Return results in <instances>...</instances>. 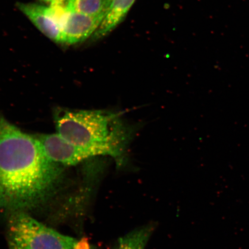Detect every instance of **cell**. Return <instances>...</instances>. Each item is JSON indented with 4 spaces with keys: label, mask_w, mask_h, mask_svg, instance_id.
I'll return each instance as SVG.
<instances>
[{
    "label": "cell",
    "mask_w": 249,
    "mask_h": 249,
    "mask_svg": "<svg viewBox=\"0 0 249 249\" xmlns=\"http://www.w3.org/2000/svg\"><path fill=\"white\" fill-rule=\"evenodd\" d=\"M110 0H68V10L89 16L101 15L105 13Z\"/></svg>",
    "instance_id": "8"
},
{
    "label": "cell",
    "mask_w": 249,
    "mask_h": 249,
    "mask_svg": "<svg viewBox=\"0 0 249 249\" xmlns=\"http://www.w3.org/2000/svg\"><path fill=\"white\" fill-rule=\"evenodd\" d=\"M65 169L47 157L36 136L0 116V213L42 207L57 192Z\"/></svg>",
    "instance_id": "1"
},
{
    "label": "cell",
    "mask_w": 249,
    "mask_h": 249,
    "mask_svg": "<svg viewBox=\"0 0 249 249\" xmlns=\"http://www.w3.org/2000/svg\"><path fill=\"white\" fill-rule=\"evenodd\" d=\"M11 249H16V248H11Z\"/></svg>",
    "instance_id": "10"
},
{
    "label": "cell",
    "mask_w": 249,
    "mask_h": 249,
    "mask_svg": "<svg viewBox=\"0 0 249 249\" xmlns=\"http://www.w3.org/2000/svg\"><path fill=\"white\" fill-rule=\"evenodd\" d=\"M11 248L18 249H89L83 240L61 234L26 213L11 214L8 225Z\"/></svg>",
    "instance_id": "3"
},
{
    "label": "cell",
    "mask_w": 249,
    "mask_h": 249,
    "mask_svg": "<svg viewBox=\"0 0 249 249\" xmlns=\"http://www.w3.org/2000/svg\"><path fill=\"white\" fill-rule=\"evenodd\" d=\"M43 2L48 3L50 5L57 4V3H67L68 0H40Z\"/></svg>",
    "instance_id": "9"
},
{
    "label": "cell",
    "mask_w": 249,
    "mask_h": 249,
    "mask_svg": "<svg viewBox=\"0 0 249 249\" xmlns=\"http://www.w3.org/2000/svg\"><path fill=\"white\" fill-rule=\"evenodd\" d=\"M152 224L140 227L121 237L113 249H144L154 232Z\"/></svg>",
    "instance_id": "7"
},
{
    "label": "cell",
    "mask_w": 249,
    "mask_h": 249,
    "mask_svg": "<svg viewBox=\"0 0 249 249\" xmlns=\"http://www.w3.org/2000/svg\"><path fill=\"white\" fill-rule=\"evenodd\" d=\"M135 1L110 0L100 26L92 36L93 38H102L116 29L126 17Z\"/></svg>",
    "instance_id": "6"
},
{
    "label": "cell",
    "mask_w": 249,
    "mask_h": 249,
    "mask_svg": "<svg viewBox=\"0 0 249 249\" xmlns=\"http://www.w3.org/2000/svg\"><path fill=\"white\" fill-rule=\"evenodd\" d=\"M54 117L56 131L62 139L91 149L98 157H111L119 169L126 164L135 129L121 112L60 108Z\"/></svg>",
    "instance_id": "2"
},
{
    "label": "cell",
    "mask_w": 249,
    "mask_h": 249,
    "mask_svg": "<svg viewBox=\"0 0 249 249\" xmlns=\"http://www.w3.org/2000/svg\"><path fill=\"white\" fill-rule=\"evenodd\" d=\"M19 10L40 32L55 42L62 43V30L49 13L48 8L35 3L18 2Z\"/></svg>",
    "instance_id": "5"
},
{
    "label": "cell",
    "mask_w": 249,
    "mask_h": 249,
    "mask_svg": "<svg viewBox=\"0 0 249 249\" xmlns=\"http://www.w3.org/2000/svg\"><path fill=\"white\" fill-rule=\"evenodd\" d=\"M104 15L93 17L70 12L62 29V43L73 45L85 41L97 30Z\"/></svg>",
    "instance_id": "4"
}]
</instances>
